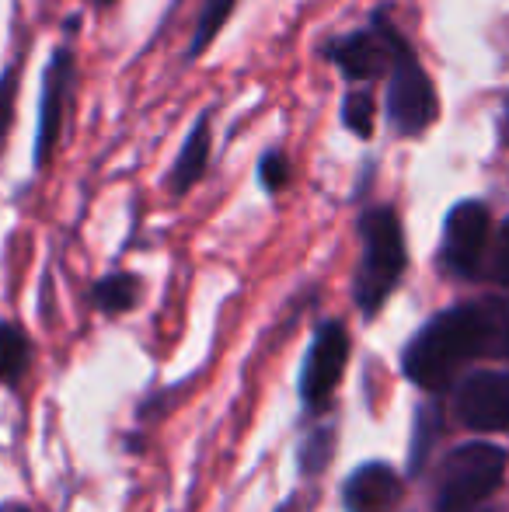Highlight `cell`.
Segmentation results:
<instances>
[{
  "mask_svg": "<svg viewBox=\"0 0 509 512\" xmlns=\"http://www.w3.org/2000/svg\"><path fill=\"white\" fill-rule=\"evenodd\" d=\"M475 359H509V300L443 310L405 349V373L426 391H443Z\"/></svg>",
  "mask_w": 509,
  "mask_h": 512,
  "instance_id": "1",
  "label": "cell"
},
{
  "mask_svg": "<svg viewBox=\"0 0 509 512\" xmlns=\"http://www.w3.org/2000/svg\"><path fill=\"white\" fill-rule=\"evenodd\" d=\"M360 272H356V304L367 317L384 307L405 272V237L394 209H370L360 220Z\"/></svg>",
  "mask_w": 509,
  "mask_h": 512,
  "instance_id": "2",
  "label": "cell"
},
{
  "mask_svg": "<svg viewBox=\"0 0 509 512\" xmlns=\"http://www.w3.org/2000/svg\"><path fill=\"white\" fill-rule=\"evenodd\" d=\"M506 474V450L492 443H468L454 450L440 474L436 512H478L492 499Z\"/></svg>",
  "mask_w": 509,
  "mask_h": 512,
  "instance_id": "3",
  "label": "cell"
},
{
  "mask_svg": "<svg viewBox=\"0 0 509 512\" xmlns=\"http://www.w3.org/2000/svg\"><path fill=\"white\" fill-rule=\"evenodd\" d=\"M436 91L433 81L426 77V70L419 67L415 53L408 49V42L401 39L398 53H394L391 67V88H387V115L391 126L401 136H419L433 126L436 119Z\"/></svg>",
  "mask_w": 509,
  "mask_h": 512,
  "instance_id": "4",
  "label": "cell"
},
{
  "mask_svg": "<svg viewBox=\"0 0 509 512\" xmlns=\"http://www.w3.org/2000/svg\"><path fill=\"white\" fill-rule=\"evenodd\" d=\"M401 46V35L384 14L374 18V28L356 32L349 39L332 42L328 56L335 60V67L349 77V81H377L394 67V53Z\"/></svg>",
  "mask_w": 509,
  "mask_h": 512,
  "instance_id": "5",
  "label": "cell"
},
{
  "mask_svg": "<svg viewBox=\"0 0 509 512\" xmlns=\"http://www.w3.org/2000/svg\"><path fill=\"white\" fill-rule=\"evenodd\" d=\"M489 209L475 199L454 206L443 227V265L457 276H475L489 244Z\"/></svg>",
  "mask_w": 509,
  "mask_h": 512,
  "instance_id": "6",
  "label": "cell"
},
{
  "mask_svg": "<svg viewBox=\"0 0 509 512\" xmlns=\"http://www.w3.org/2000/svg\"><path fill=\"white\" fill-rule=\"evenodd\" d=\"M349 359V335L339 321L321 324L318 338H314L311 352H307L304 363V377H300V394L311 408H321L332 391L339 387L342 370H346Z\"/></svg>",
  "mask_w": 509,
  "mask_h": 512,
  "instance_id": "7",
  "label": "cell"
},
{
  "mask_svg": "<svg viewBox=\"0 0 509 512\" xmlns=\"http://www.w3.org/2000/svg\"><path fill=\"white\" fill-rule=\"evenodd\" d=\"M457 418L475 432L509 429V373H471L457 387Z\"/></svg>",
  "mask_w": 509,
  "mask_h": 512,
  "instance_id": "8",
  "label": "cell"
},
{
  "mask_svg": "<svg viewBox=\"0 0 509 512\" xmlns=\"http://www.w3.org/2000/svg\"><path fill=\"white\" fill-rule=\"evenodd\" d=\"M74 81V60L67 49L53 56L46 70V91H42V122H39V143H35V164H46L49 154L60 143V126H63V102H67V88Z\"/></svg>",
  "mask_w": 509,
  "mask_h": 512,
  "instance_id": "9",
  "label": "cell"
},
{
  "mask_svg": "<svg viewBox=\"0 0 509 512\" xmlns=\"http://www.w3.org/2000/svg\"><path fill=\"white\" fill-rule=\"evenodd\" d=\"M401 502V478L387 464H367L346 481L349 512H394Z\"/></svg>",
  "mask_w": 509,
  "mask_h": 512,
  "instance_id": "10",
  "label": "cell"
},
{
  "mask_svg": "<svg viewBox=\"0 0 509 512\" xmlns=\"http://www.w3.org/2000/svg\"><path fill=\"white\" fill-rule=\"evenodd\" d=\"M206 161H210V115H203V119L196 122V129L189 133V140H185L182 154H178V161H175V171H171V178H168V189L175 192V196H185V192L203 178Z\"/></svg>",
  "mask_w": 509,
  "mask_h": 512,
  "instance_id": "11",
  "label": "cell"
},
{
  "mask_svg": "<svg viewBox=\"0 0 509 512\" xmlns=\"http://www.w3.org/2000/svg\"><path fill=\"white\" fill-rule=\"evenodd\" d=\"M28 363V338L14 324H0V384L21 377Z\"/></svg>",
  "mask_w": 509,
  "mask_h": 512,
  "instance_id": "12",
  "label": "cell"
},
{
  "mask_svg": "<svg viewBox=\"0 0 509 512\" xmlns=\"http://www.w3.org/2000/svg\"><path fill=\"white\" fill-rule=\"evenodd\" d=\"M231 11H234V0H206L203 14H199L196 35H192L189 56H199L213 39H217V32L227 25V18H231Z\"/></svg>",
  "mask_w": 509,
  "mask_h": 512,
  "instance_id": "13",
  "label": "cell"
},
{
  "mask_svg": "<svg viewBox=\"0 0 509 512\" xmlns=\"http://www.w3.org/2000/svg\"><path fill=\"white\" fill-rule=\"evenodd\" d=\"M342 122H346L349 133L370 136L374 133V95L370 91H349L346 105H342Z\"/></svg>",
  "mask_w": 509,
  "mask_h": 512,
  "instance_id": "14",
  "label": "cell"
},
{
  "mask_svg": "<svg viewBox=\"0 0 509 512\" xmlns=\"http://www.w3.org/2000/svg\"><path fill=\"white\" fill-rule=\"evenodd\" d=\"M136 300V279L133 276H109L98 283V304L109 314H123Z\"/></svg>",
  "mask_w": 509,
  "mask_h": 512,
  "instance_id": "15",
  "label": "cell"
},
{
  "mask_svg": "<svg viewBox=\"0 0 509 512\" xmlns=\"http://www.w3.org/2000/svg\"><path fill=\"white\" fill-rule=\"evenodd\" d=\"M258 178H262V185L269 192L286 189V182H290V161H286V154H279V150L265 154L262 157V168H258Z\"/></svg>",
  "mask_w": 509,
  "mask_h": 512,
  "instance_id": "16",
  "label": "cell"
},
{
  "mask_svg": "<svg viewBox=\"0 0 509 512\" xmlns=\"http://www.w3.org/2000/svg\"><path fill=\"white\" fill-rule=\"evenodd\" d=\"M14 95H18V81H14V70H4V77H0V150H4L7 129H11Z\"/></svg>",
  "mask_w": 509,
  "mask_h": 512,
  "instance_id": "17",
  "label": "cell"
},
{
  "mask_svg": "<svg viewBox=\"0 0 509 512\" xmlns=\"http://www.w3.org/2000/svg\"><path fill=\"white\" fill-rule=\"evenodd\" d=\"M492 279L509 290V220L503 223V230H499L496 255H492Z\"/></svg>",
  "mask_w": 509,
  "mask_h": 512,
  "instance_id": "18",
  "label": "cell"
},
{
  "mask_svg": "<svg viewBox=\"0 0 509 512\" xmlns=\"http://www.w3.org/2000/svg\"><path fill=\"white\" fill-rule=\"evenodd\" d=\"M328 450H332V436H328V432H318V436H311L307 450L300 453V457H304V467H307V471H318V467L325 464Z\"/></svg>",
  "mask_w": 509,
  "mask_h": 512,
  "instance_id": "19",
  "label": "cell"
},
{
  "mask_svg": "<svg viewBox=\"0 0 509 512\" xmlns=\"http://www.w3.org/2000/svg\"><path fill=\"white\" fill-rule=\"evenodd\" d=\"M503 133H506V143H509V102H506V126H503Z\"/></svg>",
  "mask_w": 509,
  "mask_h": 512,
  "instance_id": "20",
  "label": "cell"
},
{
  "mask_svg": "<svg viewBox=\"0 0 509 512\" xmlns=\"http://www.w3.org/2000/svg\"><path fill=\"white\" fill-rule=\"evenodd\" d=\"M98 4H112V0H98Z\"/></svg>",
  "mask_w": 509,
  "mask_h": 512,
  "instance_id": "21",
  "label": "cell"
},
{
  "mask_svg": "<svg viewBox=\"0 0 509 512\" xmlns=\"http://www.w3.org/2000/svg\"><path fill=\"white\" fill-rule=\"evenodd\" d=\"M7 512H25V509H7Z\"/></svg>",
  "mask_w": 509,
  "mask_h": 512,
  "instance_id": "22",
  "label": "cell"
}]
</instances>
